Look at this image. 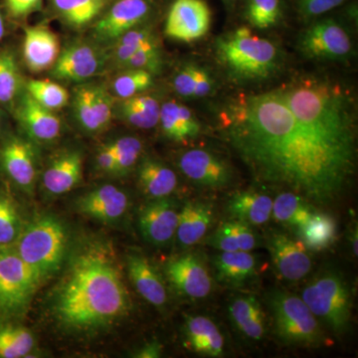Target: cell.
Instances as JSON below:
<instances>
[{
	"label": "cell",
	"mask_w": 358,
	"mask_h": 358,
	"mask_svg": "<svg viewBox=\"0 0 358 358\" xmlns=\"http://www.w3.org/2000/svg\"><path fill=\"white\" fill-rule=\"evenodd\" d=\"M219 131L258 182L315 203L338 199L357 164V115L348 90L301 75L228 101Z\"/></svg>",
	"instance_id": "1"
},
{
	"label": "cell",
	"mask_w": 358,
	"mask_h": 358,
	"mask_svg": "<svg viewBox=\"0 0 358 358\" xmlns=\"http://www.w3.org/2000/svg\"><path fill=\"white\" fill-rule=\"evenodd\" d=\"M126 285L113 257L100 247L79 254L56 291L54 313L63 326L90 331L108 326L129 312Z\"/></svg>",
	"instance_id": "2"
},
{
	"label": "cell",
	"mask_w": 358,
	"mask_h": 358,
	"mask_svg": "<svg viewBox=\"0 0 358 358\" xmlns=\"http://www.w3.org/2000/svg\"><path fill=\"white\" fill-rule=\"evenodd\" d=\"M215 53L226 72L239 81L268 79L282 62L279 47L272 40L254 35L246 26L218 37Z\"/></svg>",
	"instance_id": "3"
},
{
	"label": "cell",
	"mask_w": 358,
	"mask_h": 358,
	"mask_svg": "<svg viewBox=\"0 0 358 358\" xmlns=\"http://www.w3.org/2000/svg\"><path fill=\"white\" fill-rule=\"evenodd\" d=\"M13 246L42 282L62 266L67 248V233L57 218L41 216L21 231Z\"/></svg>",
	"instance_id": "4"
},
{
	"label": "cell",
	"mask_w": 358,
	"mask_h": 358,
	"mask_svg": "<svg viewBox=\"0 0 358 358\" xmlns=\"http://www.w3.org/2000/svg\"><path fill=\"white\" fill-rule=\"evenodd\" d=\"M301 299L315 317L336 333L348 329L352 315V296L343 278L327 273L315 278L303 289Z\"/></svg>",
	"instance_id": "5"
},
{
	"label": "cell",
	"mask_w": 358,
	"mask_h": 358,
	"mask_svg": "<svg viewBox=\"0 0 358 358\" xmlns=\"http://www.w3.org/2000/svg\"><path fill=\"white\" fill-rule=\"evenodd\" d=\"M40 279L14 246H0V315L14 317L29 305Z\"/></svg>",
	"instance_id": "6"
},
{
	"label": "cell",
	"mask_w": 358,
	"mask_h": 358,
	"mask_svg": "<svg viewBox=\"0 0 358 358\" xmlns=\"http://www.w3.org/2000/svg\"><path fill=\"white\" fill-rule=\"evenodd\" d=\"M275 329L282 341L291 345H315L322 334L317 320L303 299L275 292L268 299Z\"/></svg>",
	"instance_id": "7"
},
{
	"label": "cell",
	"mask_w": 358,
	"mask_h": 358,
	"mask_svg": "<svg viewBox=\"0 0 358 358\" xmlns=\"http://www.w3.org/2000/svg\"><path fill=\"white\" fill-rule=\"evenodd\" d=\"M300 50L306 57L324 61H343L352 52L350 33L338 21H315L301 35Z\"/></svg>",
	"instance_id": "8"
},
{
	"label": "cell",
	"mask_w": 358,
	"mask_h": 358,
	"mask_svg": "<svg viewBox=\"0 0 358 358\" xmlns=\"http://www.w3.org/2000/svg\"><path fill=\"white\" fill-rule=\"evenodd\" d=\"M0 173L18 189L31 192L38 173L37 152L31 141L6 134L0 141Z\"/></svg>",
	"instance_id": "9"
},
{
	"label": "cell",
	"mask_w": 358,
	"mask_h": 358,
	"mask_svg": "<svg viewBox=\"0 0 358 358\" xmlns=\"http://www.w3.org/2000/svg\"><path fill=\"white\" fill-rule=\"evenodd\" d=\"M152 11L150 0H115L95 21L94 36L101 42H115L124 33L138 27Z\"/></svg>",
	"instance_id": "10"
},
{
	"label": "cell",
	"mask_w": 358,
	"mask_h": 358,
	"mask_svg": "<svg viewBox=\"0 0 358 358\" xmlns=\"http://www.w3.org/2000/svg\"><path fill=\"white\" fill-rule=\"evenodd\" d=\"M211 9L205 0H174L167 13L166 34L178 41H196L211 25Z\"/></svg>",
	"instance_id": "11"
},
{
	"label": "cell",
	"mask_w": 358,
	"mask_h": 358,
	"mask_svg": "<svg viewBox=\"0 0 358 358\" xmlns=\"http://www.w3.org/2000/svg\"><path fill=\"white\" fill-rule=\"evenodd\" d=\"M107 60V54L99 45L76 42L59 54L52 76L66 81H85L102 72Z\"/></svg>",
	"instance_id": "12"
},
{
	"label": "cell",
	"mask_w": 358,
	"mask_h": 358,
	"mask_svg": "<svg viewBox=\"0 0 358 358\" xmlns=\"http://www.w3.org/2000/svg\"><path fill=\"white\" fill-rule=\"evenodd\" d=\"M16 120L31 140L50 143L60 136L62 124L53 110L34 100L27 92L21 93L13 108Z\"/></svg>",
	"instance_id": "13"
},
{
	"label": "cell",
	"mask_w": 358,
	"mask_h": 358,
	"mask_svg": "<svg viewBox=\"0 0 358 358\" xmlns=\"http://www.w3.org/2000/svg\"><path fill=\"white\" fill-rule=\"evenodd\" d=\"M178 166L186 178L207 187H225L232 179V171L223 159L200 148L183 152Z\"/></svg>",
	"instance_id": "14"
},
{
	"label": "cell",
	"mask_w": 358,
	"mask_h": 358,
	"mask_svg": "<svg viewBox=\"0 0 358 358\" xmlns=\"http://www.w3.org/2000/svg\"><path fill=\"white\" fill-rule=\"evenodd\" d=\"M169 281L179 293L190 299H203L210 294L212 280L199 257L193 254L179 256L167 263Z\"/></svg>",
	"instance_id": "15"
},
{
	"label": "cell",
	"mask_w": 358,
	"mask_h": 358,
	"mask_svg": "<svg viewBox=\"0 0 358 358\" xmlns=\"http://www.w3.org/2000/svg\"><path fill=\"white\" fill-rule=\"evenodd\" d=\"M268 247L275 270L284 279L299 281L310 273L312 261L303 242L284 234H274Z\"/></svg>",
	"instance_id": "16"
},
{
	"label": "cell",
	"mask_w": 358,
	"mask_h": 358,
	"mask_svg": "<svg viewBox=\"0 0 358 358\" xmlns=\"http://www.w3.org/2000/svg\"><path fill=\"white\" fill-rule=\"evenodd\" d=\"M138 224L143 238L155 246H164L176 234L178 212L166 199H155L141 209Z\"/></svg>",
	"instance_id": "17"
},
{
	"label": "cell",
	"mask_w": 358,
	"mask_h": 358,
	"mask_svg": "<svg viewBox=\"0 0 358 358\" xmlns=\"http://www.w3.org/2000/svg\"><path fill=\"white\" fill-rule=\"evenodd\" d=\"M60 54L57 35L45 25L30 26L24 30L22 56L31 72L38 73L53 67Z\"/></svg>",
	"instance_id": "18"
},
{
	"label": "cell",
	"mask_w": 358,
	"mask_h": 358,
	"mask_svg": "<svg viewBox=\"0 0 358 358\" xmlns=\"http://www.w3.org/2000/svg\"><path fill=\"white\" fill-rule=\"evenodd\" d=\"M129 200L117 186L106 185L85 194L78 202L82 213L103 222H114L126 213Z\"/></svg>",
	"instance_id": "19"
},
{
	"label": "cell",
	"mask_w": 358,
	"mask_h": 358,
	"mask_svg": "<svg viewBox=\"0 0 358 358\" xmlns=\"http://www.w3.org/2000/svg\"><path fill=\"white\" fill-rule=\"evenodd\" d=\"M83 176V155L79 150H68L51 160L43 174V185L52 195L69 192Z\"/></svg>",
	"instance_id": "20"
},
{
	"label": "cell",
	"mask_w": 358,
	"mask_h": 358,
	"mask_svg": "<svg viewBox=\"0 0 358 358\" xmlns=\"http://www.w3.org/2000/svg\"><path fill=\"white\" fill-rule=\"evenodd\" d=\"M129 279L138 293L155 307L166 305V289L159 273L145 257L131 254L127 259Z\"/></svg>",
	"instance_id": "21"
},
{
	"label": "cell",
	"mask_w": 358,
	"mask_h": 358,
	"mask_svg": "<svg viewBox=\"0 0 358 358\" xmlns=\"http://www.w3.org/2000/svg\"><path fill=\"white\" fill-rule=\"evenodd\" d=\"M159 122L167 138L178 143L196 138L201 131L199 122L192 110L174 101L160 106Z\"/></svg>",
	"instance_id": "22"
},
{
	"label": "cell",
	"mask_w": 358,
	"mask_h": 358,
	"mask_svg": "<svg viewBox=\"0 0 358 358\" xmlns=\"http://www.w3.org/2000/svg\"><path fill=\"white\" fill-rule=\"evenodd\" d=\"M213 220V211L202 202H187L178 213L176 235L179 244L190 247L199 243Z\"/></svg>",
	"instance_id": "23"
},
{
	"label": "cell",
	"mask_w": 358,
	"mask_h": 358,
	"mask_svg": "<svg viewBox=\"0 0 358 358\" xmlns=\"http://www.w3.org/2000/svg\"><path fill=\"white\" fill-rule=\"evenodd\" d=\"M114 113L129 126L148 129L159 124L160 105L155 96L140 94L121 99L114 106Z\"/></svg>",
	"instance_id": "24"
},
{
	"label": "cell",
	"mask_w": 358,
	"mask_h": 358,
	"mask_svg": "<svg viewBox=\"0 0 358 358\" xmlns=\"http://www.w3.org/2000/svg\"><path fill=\"white\" fill-rule=\"evenodd\" d=\"M272 208V199L256 192H238L228 202L230 215L247 225H262L268 222Z\"/></svg>",
	"instance_id": "25"
},
{
	"label": "cell",
	"mask_w": 358,
	"mask_h": 358,
	"mask_svg": "<svg viewBox=\"0 0 358 358\" xmlns=\"http://www.w3.org/2000/svg\"><path fill=\"white\" fill-rule=\"evenodd\" d=\"M185 334L195 352L207 357H218L224 352V338L217 326L202 315L187 317Z\"/></svg>",
	"instance_id": "26"
},
{
	"label": "cell",
	"mask_w": 358,
	"mask_h": 358,
	"mask_svg": "<svg viewBox=\"0 0 358 358\" xmlns=\"http://www.w3.org/2000/svg\"><path fill=\"white\" fill-rule=\"evenodd\" d=\"M138 176L141 190L154 199H166L178 185V178L173 169L150 157L141 162Z\"/></svg>",
	"instance_id": "27"
},
{
	"label": "cell",
	"mask_w": 358,
	"mask_h": 358,
	"mask_svg": "<svg viewBox=\"0 0 358 358\" xmlns=\"http://www.w3.org/2000/svg\"><path fill=\"white\" fill-rule=\"evenodd\" d=\"M114 0H50L52 9L73 28L95 22Z\"/></svg>",
	"instance_id": "28"
},
{
	"label": "cell",
	"mask_w": 358,
	"mask_h": 358,
	"mask_svg": "<svg viewBox=\"0 0 358 358\" xmlns=\"http://www.w3.org/2000/svg\"><path fill=\"white\" fill-rule=\"evenodd\" d=\"M231 320L245 336L260 341L265 334V319L260 303L253 296H237L229 306Z\"/></svg>",
	"instance_id": "29"
},
{
	"label": "cell",
	"mask_w": 358,
	"mask_h": 358,
	"mask_svg": "<svg viewBox=\"0 0 358 358\" xmlns=\"http://www.w3.org/2000/svg\"><path fill=\"white\" fill-rule=\"evenodd\" d=\"M218 279L226 284H244L256 272L255 257L246 251L222 252L214 259Z\"/></svg>",
	"instance_id": "30"
},
{
	"label": "cell",
	"mask_w": 358,
	"mask_h": 358,
	"mask_svg": "<svg viewBox=\"0 0 358 358\" xmlns=\"http://www.w3.org/2000/svg\"><path fill=\"white\" fill-rule=\"evenodd\" d=\"M209 244L222 252H249L255 248L257 240L249 225L235 220L221 224L209 239Z\"/></svg>",
	"instance_id": "31"
},
{
	"label": "cell",
	"mask_w": 358,
	"mask_h": 358,
	"mask_svg": "<svg viewBox=\"0 0 358 358\" xmlns=\"http://www.w3.org/2000/svg\"><path fill=\"white\" fill-rule=\"evenodd\" d=\"M22 90V77L10 49H0V108L13 109Z\"/></svg>",
	"instance_id": "32"
},
{
	"label": "cell",
	"mask_w": 358,
	"mask_h": 358,
	"mask_svg": "<svg viewBox=\"0 0 358 358\" xmlns=\"http://www.w3.org/2000/svg\"><path fill=\"white\" fill-rule=\"evenodd\" d=\"M173 89L185 98H203L213 91L214 82L208 71L194 64H187L179 69L174 76Z\"/></svg>",
	"instance_id": "33"
},
{
	"label": "cell",
	"mask_w": 358,
	"mask_h": 358,
	"mask_svg": "<svg viewBox=\"0 0 358 358\" xmlns=\"http://www.w3.org/2000/svg\"><path fill=\"white\" fill-rule=\"evenodd\" d=\"M272 214L279 222L301 227L313 213L305 199L296 193L286 192L273 201Z\"/></svg>",
	"instance_id": "34"
},
{
	"label": "cell",
	"mask_w": 358,
	"mask_h": 358,
	"mask_svg": "<svg viewBox=\"0 0 358 358\" xmlns=\"http://www.w3.org/2000/svg\"><path fill=\"white\" fill-rule=\"evenodd\" d=\"M303 243L310 248L322 250L333 243L336 234V223L327 214H313L307 222L299 227Z\"/></svg>",
	"instance_id": "35"
},
{
	"label": "cell",
	"mask_w": 358,
	"mask_h": 358,
	"mask_svg": "<svg viewBox=\"0 0 358 358\" xmlns=\"http://www.w3.org/2000/svg\"><path fill=\"white\" fill-rule=\"evenodd\" d=\"M284 16L282 0H245L244 17L252 27L266 30L275 27Z\"/></svg>",
	"instance_id": "36"
},
{
	"label": "cell",
	"mask_w": 358,
	"mask_h": 358,
	"mask_svg": "<svg viewBox=\"0 0 358 358\" xmlns=\"http://www.w3.org/2000/svg\"><path fill=\"white\" fill-rule=\"evenodd\" d=\"M34 346V338L27 329L13 324L0 326V358L25 357Z\"/></svg>",
	"instance_id": "37"
},
{
	"label": "cell",
	"mask_w": 358,
	"mask_h": 358,
	"mask_svg": "<svg viewBox=\"0 0 358 358\" xmlns=\"http://www.w3.org/2000/svg\"><path fill=\"white\" fill-rule=\"evenodd\" d=\"M22 229L15 200L6 190L0 189V246H13Z\"/></svg>",
	"instance_id": "38"
},
{
	"label": "cell",
	"mask_w": 358,
	"mask_h": 358,
	"mask_svg": "<svg viewBox=\"0 0 358 358\" xmlns=\"http://www.w3.org/2000/svg\"><path fill=\"white\" fill-rule=\"evenodd\" d=\"M25 91L40 105L53 112L64 108L70 98L64 87L50 80H28Z\"/></svg>",
	"instance_id": "39"
},
{
	"label": "cell",
	"mask_w": 358,
	"mask_h": 358,
	"mask_svg": "<svg viewBox=\"0 0 358 358\" xmlns=\"http://www.w3.org/2000/svg\"><path fill=\"white\" fill-rule=\"evenodd\" d=\"M73 114L82 129L89 134L101 133L93 101V85L78 87L73 98Z\"/></svg>",
	"instance_id": "40"
},
{
	"label": "cell",
	"mask_w": 358,
	"mask_h": 358,
	"mask_svg": "<svg viewBox=\"0 0 358 358\" xmlns=\"http://www.w3.org/2000/svg\"><path fill=\"white\" fill-rule=\"evenodd\" d=\"M154 84L152 74L145 70L126 69L112 84V91L120 99L145 93Z\"/></svg>",
	"instance_id": "41"
},
{
	"label": "cell",
	"mask_w": 358,
	"mask_h": 358,
	"mask_svg": "<svg viewBox=\"0 0 358 358\" xmlns=\"http://www.w3.org/2000/svg\"><path fill=\"white\" fill-rule=\"evenodd\" d=\"M117 159V173L124 176L134 169L143 152V143L136 136H122L110 143Z\"/></svg>",
	"instance_id": "42"
},
{
	"label": "cell",
	"mask_w": 358,
	"mask_h": 358,
	"mask_svg": "<svg viewBox=\"0 0 358 358\" xmlns=\"http://www.w3.org/2000/svg\"><path fill=\"white\" fill-rule=\"evenodd\" d=\"M162 67V55L157 38L148 42L145 46L131 56L122 65V69L145 70L150 74H159Z\"/></svg>",
	"instance_id": "43"
},
{
	"label": "cell",
	"mask_w": 358,
	"mask_h": 358,
	"mask_svg": "<svg viewBox=\"0 0 358 358\" xmlns=\"http://www.w3.org/2000/svg\"><path fill=\"white\" fill-rule=\"evenodd\" d=\"M93 101L101 131L107 129L114 114V98L103 85H93Z\"/></svg>",
	"instance_id": "44"
},
{
	"label": "cell",
	"mask_w": 358,
	"mask_h": 358,
	"mask_svg": "<svg viewBox=\"0 0 358 358\" xmlns=\"http://www.w3.org/2000/svg\"><path fill=\"white\" fill-rule=\"evenodd\" d=\"M43 0H2L7 20L20 21L42 8Z\"/></svg>",
	"instance_id": "45"
},
{
	"label": "cell",
	"mask_w": 358,
	"mask_h": 358,
	"mask_svg": "<svg viewBox=\"0 0 358 358\" xmlns=\"http://www.w3.org/2000/svg\"><path fill=\"white\" fill-rule=\"evenodd\" d=\"M345 1L346 0H298V13L303 20H308L324 15Z\"/></svg>",
	"instance_id": "46"
},
{
	"label": "cell",
	"mask_w": 358,
	"mask_h": 358,
	"mask_svg": "<svg viewBox=\"0 0 358 358\" xmlns=\"http://www.w3.org/2000/svg\"><path fill=\"white\" fill-rule=\"evenodd\" d=\"M99 169L106 173H117V159L110 143L103 145L96 155Z\"/></svg>",
	"instance_id": "47"
},
{
	"label": "cell",
	"mask_w": 358,
	"mask_h": 358,
	"mask_svg": "<svg viewBox=\"0 0 358 358\" xmlns=\"http://www.w3.org/2000/svg\"><path fill=\"white\" fill-rule=\"evenodd\" d=\"M162 353V346L157 343H148V345L143 346V348L138 352V357L141 358H154L159 357Z\"/></svg>",
	"instance_id": "48"
},
{
	"label": "cell",
	"mask_w": 358,
	"mask_h": 358,
	"mask_svg": "<svg viewBox=\"0 0 358 358\" xmlns=\"http://www.w3.org/2000/svg\"><path fill=\"white\" fill-rule=\"evenodd\" d=\"M7 31V17L3 8H2L1 2H0V43L6 37Z\"/></svg>",
	"instance_id": "49"
},
{
	"label": "cell",
	"mask_w": 358,
	"mask_h": 358,
	"mask_svg": "<svg viewBox=\"0 0 358 358\" xmlns=\"http://www.w3.org/2000/svg\"><path fill=\"white\" fill-rule=\"evenodd\" d=\"M352 235V237L350 241H352L353 254H355V256H357V227H355V230L353 231Z\"/></svg>",
	"instance_id": "50"
},
{
	"label": "cell",
	"mask_w": 358,
	"mask_h": 358,
	"mask_svg": "<svg viewBox=\"0 0 358 358\" xmlns=\"http://www.w3.org/2000/svg\"><path fill=\"white\" fill-rule=\"evenodd\" d=\"M222 1L227 8L231 9L235 6V4H236L237 0H222Z\"/></svg>",
	"instance_id": "51"
},
{
	"label": "cell",
	"mask_w": 358,
	"mask_h": 358,
	"mask_svg": "<svg viewBox=\"0 0 358 358\" xmlns=\"http://www.w3.org/2000/svg\"><path fill=\"white\" fill-rule=\"evenodd\" d=\"M2 124H3V114H2V110L0 108V129H1Z\"/></svg>",
	"instance_id": "52"
}]
</instances>
